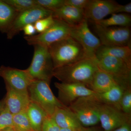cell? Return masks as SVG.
I'll return each instance as SVG.
<instances>
[{
	"mask_svg": "<svg viewBox=\"0 0 131 131\" xmlns=\"http://www.w3.org/2000/svg\"><path fill=\"white\" fill-rule=\"evenodd\" d=\"M60 129L53 118L48 115L42 123L41 131H60Z\"/></svg>",
	"mask_w": 131,
	"mask_h": 131,
	"instance_id": "cell-30",
	"label": "cell"
},
{
	"mask_svg": "<svg viewBox=\"0 0 131 131\" xmlns=\"http://www.w3.org/2000/svg\"><path fill=\"white\" fill-rule=\"evenodd\" d=\"M54 19V23L45 31L24 37L27 43L33 46L38 45L48 47L56 42L70 37L72 26L62 20Z\"/></svg>",
	"mask_w": 131,
	"mask_h": 131,
	"instance_id": "cell-7",
	"label": "cell"
},
{
	"mask_svg": "<svg viewBox=\"0 0 131 131\" xmlns=\"http://www.w3.org/2000/svg\"><path fill=\"white\" fill-rule=\"evenodd\" d=\"M113 131H131V123L125 124Z\"/></svg>",
	"mask_w": 131,
	"mask_h": 131,
	"instance_id": "cell-35",
	"label": "cell"
},
{
	"mask_svg": "<svg viewBox=\"0 0 131 131\" xmlns=\"http://www.w3.org/2000/svg\"><path fill=\"white\" fill-rule=\"evenodd\" d=\"M52 13L51 11L38 6L18 13L6 33L7 38L12 39L22 31L26 26L34 24L39 20L51 15Z\"/></svg>",
	"mask_w": 131,
	"mask_h": 131,
	"instance_id": "cell-10",
	"label": "cell"
},
{
	"mask_svg": "<svg viewBox=\"0 0 131 131\" xmlns=\"http://www.w3.org/2000/svg\"><path fill=\"white\" fill-rule=\"evenodd\" d=\"M96 58H85L74 63L54 69L53 77L64 83H80L89 88L99 69Z\"/></svg>",
	"mask_w": 131,
	"mask_h": 131,
	"instance_id": "cell-1",
	"label": "cell"
},
{
	"mask_svg": "<svg viewBox=\"0 0 131 131\" xmlns=\"http://www.w3.org/2000/svg\"><path fill=\"white\" fill-rule=\"evenodd\" d=\"M100 122L103 131H113L123 125L131 123V115L116 108L102 103Z\"/></svg>",
	"mask_w": 131,
	"mask_h": 131,
	"instance_id": "cell-11",
	"label": "cell"
},
{
	"mask_svg": "<svg viewBox=\"0 0 131 131\" xmlns=\"http://www.w3.org/2000/svg\"><path fill=\"white\" fill-rule=\"evenodd\" d=\"M70 37L81 46L85 58L96 57V52L102 45L99 38L90 31L87 20L84 19L80 24L72 26Z\"/></svg>",
	"mask_w": 131,
	"mask_h": 131,
	"instance_id": "cell-9",
	"label": "cell"
},
{
	"mask_svg": "<svg viewBox=\"0 0 131 131\" xmlns=\"http://www.w3.org/2000/svg\"><path fill=\"white\" fill-rule=\"evenodd\" d=\"M65 0H36L39 6L54 12L64 5Z\"/></svg>",
	"mask_w": 131,
	"mask_h": 131,
	"instance_id": "cell-26",
	"label": "cell"
},
{
	"mask_svg": "<svg viewBox=\"0 0 131 131\" xmlns=\"http://www.w3.org/2000/svg\"><path fill=\"white\" fill-rule=\"evenodd\" d=\"M109 56L123 60L131 67V47L101 45L96 52V57Z\"/></svg>",
	"mask_w": 131,
	"mask_h": 131,
	"instance_id": "cell-20",
	"label": "cell"
},
{
	"mask_svg": "<svg viewBox=\"0 0 131 131\" xmlns=\"http://www.w3.org/2000/svg\"><path fill=\"white\" fill-rule=\"evenodd\" d=\"M13 127L16 131H33L26 112L13 115Z\"/></svg>",
	"mask_w": 131,
	"mask_h": 131,
	"instance_id": "cell-24",
	"label": "cell"
},
{
	"mask_svg": "<svg viewBox=\"0 0 131 131\" xmlns=\"http://www.w3.org/2000/svg\"><path fill=\"white\" fill-rule=\"evenodd\" d=\"M26 113L33 131H41L42 123L48 116L47 113L36 103L30 102Z\"/></svg>",
	"mask_w": 131,
	"mask_h": 131,
	"instance_id": "cell-21",
	"label": "cell"
},
{
	"mask_svg": "<svg viewBox=\"0 0 131 131\" xmlns=\"http://www.w3.org/2000/svg\"><path fill=\"white\" fill-rule=\"evenodd\" d=\"M54 69L74 63L85 58L82 47L69 37L48 47Z\"/></svg>",
	"mask_w": 131,
	"mask_h": 131,
	"instance_id": "cell-2",
	"label": "cell"
},
{
	"mask_svg": "<svg viewBox=\"0 0 131 131\" xmlns=\"http://www.w3.org/2000/svg\"><path fill=\"white\" fill-rule=\"evenodd\" d=\"M18 13L3 0H0L1 32L6 34L7 33Z\"/></svg>",
	"mask_w": 131,
	"mask_h": 131,
	"instance_id": "cell-22",
	"label": "cell"
},
{
	"mask_svg": "<svg viewBox=\"0 0 131 131\" xmlns=\"http://www.w3.org/2000/svg\"><path fill=\"white\" fill-rule=\"evenodd\" d=\"M118 4L112 0H89L84 9V19L93 23L101 21L115 14Z\"/></svg>",
	"mask_w": 131,
	"mask_h": 131,
	"instance_id": "cell-13",
	"label": "cell"
},
{
	"mask_svg": "<svg viewBox=\"0 0 131 131\" xmlns=\"http://www.w3.org/2000/svg\"><path fill=\"white\" fill-rule=\"evenodd\" d=\"M6 94L4 98L5 107L13 115L26 112L31 101L28 92L19 91L6 85Z\"/></svg>",
	"mask_w": 131,
	"mask_h": 131,
	"instance_id": "cell-15",
	"label": "cell"
},
{
	"mask_svg": "<svg viewBox=\"0 0 131 131\" xmlns=\"http://www.w3.org/2000/svg\"><path fill=\"white\" fill-rule=\"evenodd\" d=\"M54 21V19L52 15L39 20L34 24L36 32L39 34L45 31L52 25Z\"/></svg>",
	"mask_w": 131,
	"mask_h": 131,
	"instance_id": "cell-29",
	"label": "cell"
},
{
	"mask_svg": "<svg viewBox=\"0 0 131 131\" xmlns=\"http://www.w3.org/2000/svg\"><path fill=\"white\" fill-rule=\"evenodd\" d=\"M18 13L38 6L36 0H3Z\"/></svg>",
	"mask_w": 131,
	"mask_h": 131,
	"instance_id": "cell-25",
	"label": "cell"
},
{
	"mask_svg": "<svg viewBox=\"0 0 131 131\" xmlns=\"http://www.w3.org/2000/svg\"><path fill=\"white\" fill-rule=\"evenodd\" d=\"M3 131H16L14 128L13 127H9V128H7V129H5V130Z\"/></svg>",
	"mask_w": 131,
	"mask_h": 131,
	"instance_id": "cell-38",
	"label": "cell"
},
{
	"mask_svg": "<svg viewBox=\"0 0 131 131\" xmlns=\"http://www.w3.org/2000/svg\"><path fill=\"white\" fill-rule=\"evenodd\" d=\"M13 115L6 107L0 113V131L13 127Z\"/></svg>",
	"mask_w": 131,
	"mask_h": 131,
	"instance_id": "cell-28",
	"label": "cell"
},
{
	"mask_svg": "<svg viewBox=\"0 0 131 131\" xmlns=\"http://www.w3.org/2000/svg\"><path fill=\"white\" fill-rule=\"evenodd\" d=\"M131 3L125 5L118 4L115 13H131Z\"/></svg>",
	"mask_w": 131,
	"mask_h": 131,
	"instance_id": "cell-32",
	"label": "cell"
},
{
	"mask_svg": "<svg viewBox=\"0 0 131 131\" xmlns=\"http://www.w3.org/2000/svg\"><path fill=\"white\" fill-rule=\"evenodd\" d=\"M52 117L61 129L79 130L82 126L77 117L68 107L56 108Z\"/></svg>",
	"mask_w": 131,
	"mask_h": 131,
	"instance_id": "cell-16",
	"label": "cell"
},
{
	"mask_svg": "<svg viewBox=\"0 0 131 131\" xmlns=\"http://www.w3.org/2000/svg\"><path fill=\"white\" fill-rule=\"evenodd\" d=\"M80 131H103L100 127L96 126L85 127L82 126L80 129Z\"/></svg>",
	"mask_w": 131,
	"mask_h": 131,
	"instance_id": "cell-34",
	"label": "cell"
},
{
	"mask_svg": "<svg viewBox=\"0 0 131 131\" xmlns=\"http://www.w3.org/2000/svg\"><path fill=\"white\" fill-rule=\"evenodd\" d=\"M93 24H98L104 27H130L131 24V17L127 14H113L111 15L110 18L103 19Z\"/></svg>",
	"mask_w": 131,
	"mask_h": 131,
	"instance_id": "cell-23",
	"label": "cell"
},
{
	"mask_svg": "<svg viewBox=\"0 0 131 131\" xmlns=\"http://www.w3.org/2000/svg\"><path fill=\"white\" fill-rule=\"evenodd\" d=\"M60 131H80V130H77L69 129H61Z\"/></svg>",
	"mask_w": 131,
	"mask_h": 131,
	"instance_id": "cell-37",
	"label": "cell"
},
{
	"mask_svg": "<svg viewBox=\"0 0 131 131\" xmlns=\"http://www.w3.org/2000/svg\"><path fill=\"white\" fill-rule=\"evenodd\" d=\"M34 47L31 62L26 70L33 80L44 81L50 84L54 67L48 47L38 45Z\"/></svg>",
	"mask_w": 131,
	"mask_h": 131,
	"instance_id": "cell-3",
	"label": "cell"
},
{
	"mask_svg": "<svg viewBox=\"0 0 131 131\" xmlns=\"http://www.w3.org/2000/svg\"><path fill=\"white\" fill-rule=\"evenodd\" d=\"M94 28L102 45L131 47L130 27H104L98 24H94Z\"/></svg>",
	"mask_w": 131,
	"mask_h": 131,
	"instance_id": "cell-8",
	"label": "cell"
},
{
	"mask_svg": "<svg viewBox=\"0 0 131 131\" xmlns=\"http://www.w3.org/2000/svg\"><path fill=\"white\" fill-rule=\"evenodd\" d=\"M94 95L78 98L68 107L82 126H94L100 122L102 103L96 100Z\"/></svg>",
	"mask_w": 131,
	"mask_h": 131,
	"instance_id": "cell-4",
	"label": "cell"
},
{
	"mask_svg": "<svg viewBox=\"0 0 131 131\" xmlns=\"http://www.w3.org/2000/svg\"><path fill=\"white\" fill-rule=\"evenodd\" d=\"M127 88L117 84L104 93L95 94L94 96L101 103L112 106L121 110L120 106L121 100L124 91Z\"/></svg>",
	"mask_w": 131,
	"mask_h": 131,
	"instance_id": "cell-19",
	"label": "cell"
},
{
	"mask_svg": "<svg viewBox=\"0 0 131 131\" xmlns=\"http://www.w3.org/2000/svg\"><path fill=\"white\" fill-rule=\"evenodd\" d=\"M54 84L58 90L59 100L66 107H69L78 98L96 94L86 85L80 83L56 82Z\"/></svg>",
	"mask_w": 131,
	"mask_h": 131,
	"instance_id": "cell-12",
	"label": "cell"
},
{
	"mask_svg": "<svg viewBox=\"0 0 131 131\" xmlns=\"http://www.w3.org/2000/svg\"><path fill=\"white\" fill-rule=\"evenodd\" d=\"M89 0H65L64 5L70 6L78 9H84Z\"/></svg>",
	"mask_w": 131,
	"mask_h": 131,
	"instance_id": "cell-31",
	"label": "cell"
},
{
	"mask_svg": "<svg viewBox=\"0 0 131 131\" xmlns=\"http://www.w3.org/2000/svg\"><path fill=\"white\" fill-rule=\"evenodd\" d=\"M28 92L31 101L40 107L49 116H52L56 108L66 107L54 95L50 84L44 81L33 80Z\"/></svg>",
	"mask_w": 131,
	"mask_h": 131,
	"instance_id": "cell-5",
	"label": "cell"
},
{
	"mask_svg": "<svg viewBox=\"0 0 131 131\" xmlns=\"http://www.w3.org/2000/svg\"><path fill=\"white\" fill-rule=\"evenodd\" d=\"M120 106L123 112L131 115V88L125 90L121 100Z\"/></svg>",
	"mask_w": 131,
	"mask_h": 131,
	"instance_id": "cell-27",
	"label": "cell"
},
{
	"mask_svg": "<svg viewBox=\"0 0 131 131\" xmlns=\"http://www.w3.org/2000/svg\"><path fill=\"white\" fill-rule=\"evenodd\" d=\"M22 31H24L26 36H31L34 35L37 32L34 27V24H30L24 27Z\"/></svg>",
	"mask_w": 131,
	"mask_h": 131,
	"instance_id": "cell-33",
	"label": "cell"
},
{
	"mask_svg": "<svg viewBox=\"0 0 131 131\" xmlns=\"http://www.w3.org/2000/svg\"><path fill=\"white\" fill-rule=\"evenodd\" d=\"M52 16L54 19L62 20L71 26L77 25L85 19L84 9L67 5L52 12Z\"/></svg>",
	"mask_w": 131,
	"mask_h": 131,
	"instance_id": "cell-17",
	"label": "cell"
},
{
	"mask_svg": "<svg viewBox=\"0 0 131 131\" xmlns=\"http://www.w3.org/2000/svg\"><path fill=\"white\" fill-rule=\"evenodd\" d=\"M0 77L7 85L19 91H27L29 85L33 81L25 70H21L9 66L0 67Z\"/></svg>",
	"mask_w": 131,
	"mask_h": 131,
	"instance_id": "cell-14",
	"label": "cell"
},
{
	"mask_svg": "<svg viewBox=\"0 0 131 131\" xmlns=\"http://www.w3.org/2000/svg\"><path fill=\"white\" fill-rule=\"evenodd\" d=\"M5 106V100L4 99L0 101V113L4 110Z\"/></svg>",
	"mask_w": 131,
	"mask_h": 131,
	"instance_id": "cell-36",
	"label": "cell"
},
{
	"mask_svg": "<svg viewBox=\"0 0 131 131\" xmlns=\"http://www.w3.org/2000/svg\"><path fill=\"white\" fill-rule=\"evenodd\" d=\"M117 84L112 77L99 69L95 74L89 88L96 93H102Z\"/></svg>",
	"mask_w": 131,
	"mask_h": 131,
	"instance_id": "cell-18",
	"label": "cell"
},
{
	"mask_svg": "<svg viewBox=\"0 0 131 131\" xmlns=\"http://www.w3.org/2000/svg\"><path fill=\"white\" fill-rule=\"evenodd\" d=\"M98 68L110 75L118 84L125 88L131 87V67L123 60L109 56L96 57Z\"/></svg>",
	"mask_w": 131,
	"mask_h": 131,
	"instance_id": "cell-6",
	"label": "cell"
}]
</instances>
